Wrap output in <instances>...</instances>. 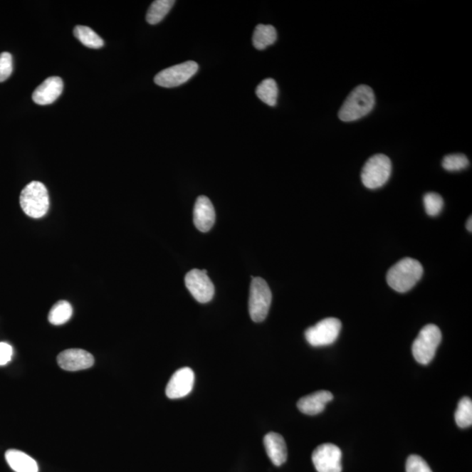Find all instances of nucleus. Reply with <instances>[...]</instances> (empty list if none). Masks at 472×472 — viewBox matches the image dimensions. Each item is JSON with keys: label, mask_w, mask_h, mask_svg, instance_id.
I'll return each instance as SVG.
<instances>
[{"label": "nucleus", "mask_w": 472, "mask_h": 472, "mask_svg": "<svg viewBox=\"0 0 472 472\" xmlns=\"http://www.w3.org/2000/svg\"><path fill=\"white\" fill-rule=\"evenodd\" d=\"M424 274V267L417 260L406 257L399 261L387 274V282L397 293H405L416 286Z\"/></svg>", "instance_id": "f257e3e1"}, {"label": "nucleus", "mask_w": 472, "mask_h": 472, "mask_svg": "<svg viewBox=\"0 0 472 472\" xmlns=\"http://www.w3.org/2000/svg\"><path fill=\"white\" fill-rule=\"evenodd\" d=\"M375 98L369 86L360 85L349 94L341 107L339 117L343 122L358 120L373 110Z\"/></svg>", "instance_id": "f03ea898"}, {"label": "nucleus", "mask_w": 472, "mask_h": 472, "mask_svg": "<svg viewBox=\"0 0 472 472\" xmlns=\"http://www.w3.org/2000/svg\"><path fill=\"white\" fill-rule=\"evenodd\" d=\"M21 206L26 216L34 219L43 217L49 209L47 187L39 182H32L22 190Z\"/></svg>", "instance_id": "7ed1b4c3"}, {"label": "nucleus", "mask_w": 472, "mask_h": 472, "mask_svg": "<svg viewBox=\"0 0 472 472\" xmlns=\"http://www.w3.org/2000/svg\"><path fill=\"white\" fill-rule=\"evenodd\" d=\"M442 340V332L436 325H425L412 345V354L418 363L428 365L436 355Z\"/></svg>", "instance_id": "20e7f679"}, {"label": "nucleus", "mask_w": 472, "mask_h": 472, "mask_svg": "<svg viewBox=\"0 0 472 472\" xmlns=\"http://www.w3.org/2000/svg\"><path fill=\"white\" fill-rule=\"evenodd\" d=\"M253 278V276H252ZM272 302V293L266 280L253 278L249 295V315L252 320L260 323L268 316Z\"/></svg>", "instance_id": "39448f33"}, {"label": "nucleus", "mask_w": 472, "mask_h": 472, "mask_svg": "<svg viewBox=\"0 0 472 472\" xmlns=\"http://www.w3.org/2000/svg\"><path fill=\"white\" fill-rule=\"evenodd\" d=\"M392 172L389 157L376 154L367 161L362 172L363 185L369 189H377L385 185Z\"/></svg>", "instance_id": "423d86ee"}, {"label": "nucleus", "mask_w": 472, "mask_h": 472, "mask_svg": "<svg viewBox=\"0 0 472 472\" xmlns=\"http://www.w3.org/2000/svg\"><path fill=\"white\" fill-rule=\"evenodd\" d=\"M341 322L335 318H327L306 330L305 339L313 347H326L335 342L341 331Z\"/></svg>", "instance_id": "0eeeda50"}, {"label": "nucleus", "mask_w": 472, "mask_h": 472, "mask_svg": "<svg viewBox=\"0 0 472 472\" xmlns=\"http://www.w3.org/2000/svg\"><path fill=\"white\" fill-rule=\"evenodd\" d=\"M199 69L195 61H186L175 65L159 73L154 78L157 85L164 88H174L182 85L196 74Z\"/></svg>", "instance_id": "6e6552de"}, {"label": "nucleus", "mask_w": 472, "mask_h": 472, "mask_svg": "<svg viewBox=\"0 0 472 472\" xmlns=\"http://www.w3.org/2000/svg\"><path fill=\"white\" fill-rule=\"evenodd\" d=\"M342 452L332 444L320 445L313 453V463L318 472L342 471Z\"/></svg>", "instance_id": "1a4fd4ad"}, {"label": "nucleus", "mask_w": 472, "mask_h": 472, "mask_svg": "<svg viewBox=\"0 0 472 472\" xmlns=\"http://www.w3.org/2000/svg\"><path fill=\"white\" fill-rule=\"evenodd\" d=\"M186 286L190 293L201 304L212 300L214 295V286L206 270L194 268L186 275Z\"/></svg>", "instance_id": "9d476101"}, {"label": "nucleus", "mask_w": 472, "mask_h": 472, "mask_svg": "<svg viewBox=\"0 0 472 472\" xmlns=\"http://www.w3.org/2000/svg\"><path fill=\"white\" fill-rule=\"evenodd\" d=\"M194 373L190 367L180 368L169 381L166 389L168 398L179 399L187 397L193 390Z\"/></svg>", "instance_id": "9b49d317"}, {"label": "nucleus", "mask_w": 472, "mask_h": 472, "mask_svg": "<svg viewBox=\"0 0 472 472\" xmlns=\"http://www.w3.org/2000/svg\"><path fill=\"white\" fill-rule=\"evenodd\" d=\"M57 362L63 369L75 372L88 369L93 366V355L83 349H68L57 357Z\"/></svg>", "instance_id": "f8f14e48"}, {"label": "nucleus", "mask_w": 472, "mask_h": 472, "mask_svg": "<svg viewBox=\"0 0 472 472\" xmlns=\"http://www.w3.org/2000/svg\"><path fill=\"white\" fill-rule=\"evenodd\" d=\"M63 90V82L58 76L46 79L33 94V102L39 105H48L59 98Z\"/></svg>", "instance_id": "ddd939ff"}, {"label": "nucleus", "mask_w": 472, "mask_h": 472, "mask_svg": "<svg viewBox=\"0 0 472 472\" xmlns=\"http://www.w3.org/2000/svg\"><path fill=\"white\" fill-rule=\"evenodd\" d=\"M216 221V211L210 199L204 195L198 197L194 209L195 226L201 232H209Z\"/></svg>", "instance_id": "4468645a"}, {"label": "nucleus", "mask_w": 472, "mask_h": 472, "mask_svg": "<svg viewBox=\"0 0 472 472\" xmlns=\"http://www.w3.org/2000/svg\"><path fill=\"white\" fill-rule=\"evenodd\" d=\"M333 395L329 391H318L306 395L298 402V408L302 413L308 416H315L324 411L326 404L332 401Z\"/></svg>", "instance_id": "2eb2a0df"}, {"label": "nucleus", "mask_w": 472, "mask_h": 472, "mask_svg": "<svg viewBox=\"0 0 472 472\" xmlns=\"http://www.w3.org/2000/svg\"><path fill=\"white\" fill-rule=\"evenodd\" d=\"M264 446L268 458L276 466H281L287 460V447L285 439L278 433L270 432L264 436Z\"/></svg>", "instance_id": "dca6fc26"}, {"label": "nucleus", "mask_w": 472, "mask_h": 472, "mask_svg": "<svg viewBox=\"0 0 472 472\" xmlns=\"http://www.w3.org/2000/svg\"><path fill=\"white\" fill-rule=\"evenodd\" d=\"M7 463L15 472H38L39 467L33 458L26 453L17 450H9L6 453Z\"/></svg>", "instance_id": "f3484780"}, {"label": "nucleus", "mask_w": 472, "mask_h": 472, "mask_svg": "<svg viewBox=\"0 0 472 472\" xmlns=\"http://www.w3.org/2000/svg\"><path fill=\"white\" fill-rule=\"evenodd\" d=\"M278 39V33L273 26L257 25L253 34V44L258 50L266 49L268 46L274 44Z\"/></svg>", "instance_id": "a211bd4d"}, {"label": "nucleus", "mask_w": 472, "mask_h": 472, "mask_svg": "<svg viewBox=\"0 0 472 472\" xmlns=\"http://www.w3.org/2000/svg\"><path fill=\"white\" fill-rule=\"evenodd\" d=\"M257 97L268 106L274 107L278 103V87L274 79L263 80L256 88Z\"/></svg>", "instance_id": "6ab92c4d"}, {"label": "nucleus", "mask_w": 472, "mask_h": 472, "mask_svg": "<svg viewBox=\"0 0 472 472\" xmlns=\"http://www.w3.org/2000/svg\"><path fill=\"white\" fill-rule=\"evenodd\" d=\"M174 4V0H156L153 2L147 14V21L149 24L156 25L162 21Z\"/></svg>", "instance_id": "aec40b11"}, {"label": "nucleus", "mask_w": 472, "mask_h": 472, "mask_svg": "<svg viewBox=\"0 0 472 472\" xmlns=\"http://www.w3.org/2000/svg\"><path fill=\"white\" fill-rule=\"evenodd\" d=\"M73 308L68 301L61 300L53 305L48 314V321L53 325H61L70 320Z\"/></svg>", "instance_id": "412c9836"}, {"label": "nucleus", "mask_w": 472, "mask_h": 472, "mask_svg": "<svg viewBox=\"0 0 472 472\" xmlns=\"http://www.w3.org/2000/svg\"><path fill=\"white\" fill-rule=\"evenodd\" d=\"M74 34L80 41V43H83L87 48L98 49L103 48V44H105L102 38L89 26H75Z\"/></svg>", "instance_id": "4be33fe9"}, {"label": "nucleus", "mask_w": 472, "mask_h": 472, "mask_svg": "<svg viewBox=\"0 0 472 472\" xmlns=\"http://www.w3.org/2000/svg\"><path fill=\"white\" fill-rule=\"evenodd\" d=\"M455 420L458 427L466 429L472 424V401L469 397L460 400L455 413Z\"/></svg>", "instance_id": "5701e85b"}, {"label": "nucleus", "mask_w": 472, "mask_h": 472, "mask_svg": "<svg viewBox=\"0 0 472 472\" xmlns=\"http://www.w3.org/2000/svg\"><path fill=\"white\" fill-rule=\"evenodd\" d=\"M424 203L426 213L429 216H436L444 207V199L436 193H428L424 195Z\"/></svg>", "instance_id": "b1692460"}, {"label": "nucleus", "mask_w": 472, "mask_h": 472, "mask_svg": "<svg viewBox=\"0 0 472 472\" xmlns=\"http://www.w3.org/2000/svg\"><path fill=\"white\" fill-rule=\"evenodd\" d=\"M469 166V160L463 154H451L444 157L443 167L450 172L461 171Z\"/></svg>", "instance_id": "393cba45"}, {"label": "nucleus", "mask_w": 472, "mask_h": 472, "mask_svg": "<svg viewBox=\"0 0 472 472\" xmlns=\"http://www.w3.org/2000/svg\"><path fill=\"white\" fill-rule=\"evenodd\" d=\"M407 472H432L427 462L420 456L411 455L409 456L406 463Z\"/></svg>", "instance_id": "a878e982"}, {"label": "nucleus", "mask_w": 472, "mask_h": 472, "mask_svg": "<svg viewBox=\"0 0 472 472\" xmlns=\"http://www.w3.org/2000/svg\"><path fill=\"white\" fill-rule=\"evenodd\" d=\"M13 73V56L9 52L0 55V83L5 82Z\"/></svg>", "instance_id": "bb28decb"}, {"label": "nucleus", "mask_w": 472, "mask_h": 472, "mask_svg": "<svg viewBox=\"0 0 472 472\" xmlns=\"http://www.w3.org/2000/svg\"><path fill=\"white\" fill-rule=\"evenodd\" d=\"M11 357H13V347L9 344L0 343V366L11 362Z\"/></svg>", "instance_id": "cd10ccee"}, {"label": "nucleus", "mask_w": 472, "mask_h": 472, "mask_svg": "<svg viewBox=\"0 0 472 472\" xmlns=\"http://www.w3.org/2000/svg\"><path fill=\"white\" fill-rule=\"evenodd\" d=\"M472 220H471V216L470 217L469 220L467 221L466 224V228L468 229V231L471 232L472 231Z\"/></svg>", "instance_id": "c85d7f7f"}]
</instances>
